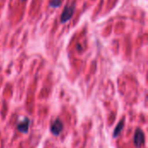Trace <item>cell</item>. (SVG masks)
Masks as SVG:
<instances>
[{
	"label": "cell",
	"mask_w": 148,
	"mask_h": 148,
	"mask_svg": "<svg viewBox=\"0 0 148 148\" xmlns=\"http://www.w3.org/2000/svg\"><path fill=\"white\" fill-rule=\"evenodd\" d=\"M75 10V3H70V4L66 5L62 11V14L61 16V23H65L69 22L71 19V17L73 16Z\"/></svg>",
	"instance_id": "6da1fadb"
},
{
	"label": "cell",
	"mask_w": 148,
	"mask_h": 148,
	"mask_svg": "<svg viewBox=\"0 0 148 148\" xmlns=\"http://www.w3.org/2000/svg\"><path fill=\"white\" fill-rule=\"evenodd\" d=\"M63 127H64L63 122L60 119L57 118L51 124V126H50V131H51V133L55 136H57V135H60V134L63 131Z\"/></svg>",
	"instance_id": "7a4b0ae2"
},
{
	"label": "cell",
	"mask_w": 148,
	"mask_h": 148,
	"mask_svg": "<svg viewBox=\"0 0 148 148\" xmlns=\"http://www.w3.org/2000/svg\"><path fill=\"white\" fill-rule=\"evenodd\" d=\"M134 143L135 147L138 148L141 147L145 143V134L143 131L140 128H138L135 132V134L134 137Z\"/></svg>",
	"instance_id": "3957f363"
},
{
	"label": "cell",
	"mask_w": 148,
	"mask_h": 148,
	"mask_svg": "<svg viewBox=\"0 0 148 148\" xmlns=\"http://www.w3.org/2000/svg\"><path fill=\"white\" fill-rule=\"evenodd\" d=\"M29 124H30V120L28 118H24V120H23L22 121H20L17 126H16V129L23 134H27L29 132Z\"/></svg>",
	"instance_id": "277c9868"
},
{
	"label": "cell",
	"mask_w": 148,
	"mask_h": 148,
	"mask_svg": "<svg viewBox=\"0 0 148 148\" xmlns=\"http://www.w3.org/2000/svg\"><path fill=\"white\" fill-rule=\"evenodd\" d=\"M124 124H125V121H121L119 122V124L117 125V127H115V129H114V131L113 136H114V138H116V137L121 134V132L122 131V129H123V127H124Z\"/></svg>",
	"instance_id": "5b68a950"
},
{
	"label": "cell",
	"mask_w": 148,
	"mask_h": 148,
	"mask_svg": "<svg viewBox=\"0 0 148 148\" xmlns=\"http://www.w3.org/2000/svg\"><path fill=\"white\" fill-rule=\"evenodd\" d=\"M61 4H62V0H51V2L49 3V5L52 8H57L61 6Z\"/></svg>",
	"instance_id": "8992f818"
},
{
	"label": "cell",
	"mask_w": 148,
	"mask_h": 148,
	"mask_svg": "<svg viewBox=\"0 0 148 148\" xmlns=\"http://www.w3.org/2000/svg\"><path fill=\"white\" fill-rule=\"evenodd\" d=\"M21 1H26V0H21Z\"/></svg>",
	"instance_id": "52a82bcc"
}]
</instances>
